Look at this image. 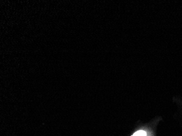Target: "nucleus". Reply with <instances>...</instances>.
Instances as JSON below:
<instances>
[{
	"label": "nucleus",
	"instance_id": "obj_1",
	"mask_svg": "<svg viewBox=\"0 0 182 136\" xmlns=\"http://www.w3.org/2000/svg\"><path fill=\"white\" fill-rule=\"evenodd\" d=\"M146 132L144 131L140 130L138 132H135L133 136H146Z\"/></svg>",
	"mask_w": 182,
	"mask_h": 136
}]
</instances>
